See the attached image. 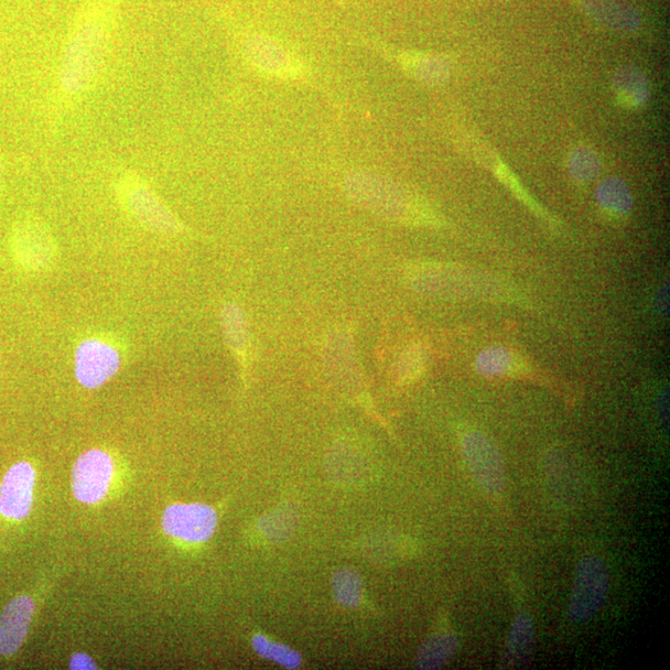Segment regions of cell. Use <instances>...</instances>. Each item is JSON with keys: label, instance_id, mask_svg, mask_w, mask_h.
Listing matches in <instances>:
<instances>
[{"label": "cell", "instance_id": "obj_1", "mask_svg": "<svg viewBox=\"0 0 670 670\" xmlns=\"http://www.w3.org/2000/svg\"><path fill=\"white\" fill-rule=\"evenodd\" d=\"M115 27L111 0H89L75 18L60 65L65 92L88 90L104 67Z\"/></svg>", "mask_w": 670, "mask_h": 670}, {"label": "cell", "instance_id": "obj_2", "mask_svg": "<svg viewBox=\"0 0 670 670\" xmlns=\"http://www.w3.org/2000/svg\"><path fill=\"white\" fill-rule=\"evenodd\" d=\"M412 279L418 290L439 297L483 300H506L514 297L512 289L503 280L467 266H417Z\"/></svg>", "mask_w": 670, "mask_h": 670}, {"label": "cell", "instance_id": "obj_3", "mask_svg": "<svg viewBox=\"0 0 670 670\" xmlns=\"http://www.w3.org/2000/svg\"><path fill=\"white\" fill-rule=\"evenodd\" d=\"M609 591V571L598 558H585L577 569L569 612L575 622H585L597 614Z\"/></svg>", "mask_w": 670, "mask_h": 670}, {"label": "cell", "instance_id": "obj_4", "mask_svg": "<svg viewBox=\"0 0 670 670\" xmlns=\"http://www.w3.org/2000/svg\"><path fill=\"white\" fill-rule=\"evenodd\" d=\"M463 455L475 481L491 494L504 489V460L493 440L481 431H471L462 440Z\"/></svg>", "mask_w": 670, "mask_h": 670}, {"label": "cell", "instance_id": "obj_5", "mask_svg": "<svg viewBox=\"0 0 670 670\" xmlns=\"http://www.w3.org/2000/svg\"><path fill=\"white\" fill-rule=\"evenodd\" d=\"M114 463L106 452L90 450L82 453L72 471L75 499L86 504L99 503L110 487Z\"/></svg>", "mask_w": 670, "mask_h": 670}, {"label": "cell", "instance_id": "obj_6", "mask_svg": "<svg viewBox=\"0 0 670 670\" xmlns=\"http://www.w3.org/2000/svg\"><path fill=\"white\" fill-rule=\"evenodd\" d=\"M161 524L169 536L187 543H204L213 536L218 516L209 505L175 504L167 508Z\"/></svg>", "mask_w": 670, "mask_h": 670}, {"label": "cell", "instance_id": "obj_7", "mask_svg": "<svg viewBox=\"0 0 670 670\" xmlns=\"http://www.w3.org/2000/svg\"><path fill=\"white\" fill-rule=\"evenodd\" d=\"M118 193L140 223L159 231L177 230L176 219L142 179L134 175L124 177Z\"/></svg>", "mask_w": 670, "mask_h": 670}, {"label": "cell", "instance_id": "obj_8", "mask_svg": "<svg viewBox=\"0 0 670 670\" xmlns=\"http://www.w3.org/2000/svg\"><path fill=\"white\" fill-rule=\"evenodd\" d=\"M121 359L110 344L99 339L82 342L75 354V374L88 388L100 387L120 370Z\"/></svg>", "mask_w": 670, "mask_h": 670}, {"label": "cell", "instance_id": "obj_9", "mask_svg": "<svg viewBox=\"0 0 670 670\" xmlns=\"http://www.w3.org/2000/svg\"><path fill=\"white\" fill-rule=\"evenodd\" d=\"M36 472L28 462H19L4 475L0 484V513L8 519L21 521L31 510Z\"/></svg>", "mask_w": 670, "mask_h": 670}, {"label": "cell", "instance_id": "obj_10", "mask_svg": "<svg viewBox=\"0 0 670 670\" xmlns=\"http://www.w3.org/2000/svg\"><path fill=\"white\" fill-rule=\"evenodd\" d=\"M352 191L356 199L377 213L391 216L394 219H406L412 214V204L405 193L393 184L376 179L355 178Z\"/></svg>", "mask_w": 670, "mask_h": 670}, {"label": "cell", "instance_id": "obj_11", "mask_svg": "<svg viewBox=\"0 0 670 670\" xmlns=\"http://www.w3.org/2000/svg\"><path fill=\"white\" fill-rule=\"evenodd\" d=\"M35 609V601L28 597L8 603L0 614V654L12 656L23 644Z\"/></svg>", "mask_w": 670, "mask_h": 670}, {"label": "cell", "instance_id": "obj_12", "mask_svg": "<svg viewBox=\"0 0 670 670\" xmlns=\"http://www.w3.org/2000/svg\"><path fill=\"white\" fill-rule=\"evenodd\" d=\"M245 53L255 67L279 77H296L300 65L276 41L256 36L245 42Z\"/></svg>", "mask_w": 670, "mask_h": 670}, {"label": "cell", "instance_id": "obj_13", "mask_svg": "<svg viewBox=\"0 0 670 670\" xmlns=\"http://www.w3.org/2000/svg\"><path fill=\"white\" fill-rule=\"evenodd\" d=\"M581 6L592 20L612 30L634 32L642 26L640 13L621 0H582Z\"/></svg>", "mask_w": 670, "mask_h": 670}, {"label": "cell", "instance_id": "obj_14", "mask_svg": "<svg viewBox=\"0 0 670 670\" xmlns=\"http://www.w3.org/2000/svg\"><path fill=\"white\" fill-rule=\"evenodd\" d=\"M475 371L483 376L500 377L513 375L525 367L523 361L513 351L501 345L482 351L475 358Z\"/></svg>", "mask_w": 670, "mask_h": 670}, {"label": "cell", "instance_id": "obj_15", "mask_svg": "<svg viewBox=\"0 0 670 670\" xmlns=\"http://www.w3.org/2000/svg\"><path fill=\"white\" fill-rule=\"evenodd\" d=\"M597 200L604 211L613 216H624L633 208L632 191L619 178L604 179L597 190Z\"/></svg>", "mask_w": 670, "mask_h": 670}, {"label": "cell", "instance_id": "obj_16", "mask_svg": "<svg viewBox=\"0 0 670 670\" xmlns=\"http://www.w3.org/2000/svg\"><path fill=\"white\" fill-rule=\"evenodd\" d=\"M459 639L455 634L440 633L421 648L417 657V668L437 669L446 664L459 650Z\"/></svg>", "mask_w": 670, "mask_h": 670}, {"label": "cell", "instance_id": "obj_17", "mask_svg": "<svg viewBox=\"0 0 670 670\" xmlns=\"http://www.w3.org/2000/svg\"><path fill=\"white\" fill-rule=\"evenodd\" d=\"M613 88L625 105L633 107L644 105L650 96V86L644 75L633 68H623L615 73Z\"/></svg>", "mask_w": 670, "mask_h": 670}, {"label": "cell", "instance_id": "obj_18", "mask_svg": "<svg viewBox=\"0 0 670 670\" xmlns=\"http://www.w3.org/2000/svg\"><path fill=\"white\" fill-rule=\"evenodd\" d=\"M254 650L258 656L268 659L279 666L288 669H296L302 663L299 653L292 650V648L268 640L267 637L257 634L253 640Z\"/></svg>", "mask_w": 670, "mask_h": 670}, {"label": "cell", "instance_id": "obj_19", "mask_svg": "<svg viewBox=\"0 0 670 670\" xmlns=\"http://www.w3.org/2000/svg\"><path fill=\"white\" fill-rule=\"evenodd\" d=\"M334 598L345 608L358 607L362 600L363 583L352 570H341L333 578Z\"/></svg>", "mask_w": 670, "mask_h": 670}, {"label": "cell", "instance_id": "obj_20", "mask_svg": "<svg viewBox=\"0 0 670 670\" xmlns=\"http://www.w3.org/2000/svg\"><path fill=\"white\" fill-rule=\"evenodd\" d=\"M534 639V627L528 614L518 615L508 641V656L519 661L531 651Z\"/></svg>", "mask_w": 670, "mask_h": 670}, {"label": "cell", "instance_id": "obj_21", "mask_svg": "<svg viewBox=\"0 0 670 670\" xmlns=\"http://www.w3.org/2000/svg\"><path fill=\"white\" fill-rule=\"evenodd\" d=\"M569 169L572 178L580 183H589L599 176L601 161L592 150L580 148L570 157Z\"/></svg>", "mask_w": 670, "mask_h": 670}, {"label": "cell", "instance_id": "obj_22", "mask_svg": "<svg viewBox=\"0 0 670 670\" xmlns=\"http://www.w3.org/2000/svg\"><path fill=\"white\" fill-rule=\"evenodd\" d=\"M425 365L423 352L418 348L410 349L400 361V370L405 377H415Z\"/></svg>", "mask_w": 670, "mask_h": 670}, {"label": "cell", "instance_id": "obj_23", "mask_svg": "<svg viewBox=\"0 0 670 670\" xmlns=\"http://www.w3.org/2000/svg\"><path fill=\"white\" fill-rule=\"evenodd\" d=\"M225 323L228 326L229 337L235 347H242V344L245 342L244 333L245 328L243 326V318L236 309H230L226 312Z\"/></svg>", "mask_w": 670, "mask_h": 670}, {"label": "cell", "instance_id": "obj_24", "mask_svg": "<svg viewBox=\"0 0 670 670\" xmlns=\"http://www.w3.org/2000/svg\"><path fill=\"white\" fill-rule=\"evenodd\" d=\"M70 669L72 670H90L96 669V664L91 657L83 653L73 654L70 661Z\"/></svg>", "mask_w": 670, "mask_h": 670}]
</instances>
